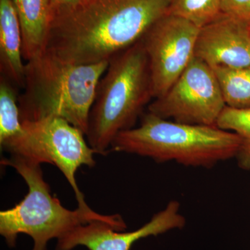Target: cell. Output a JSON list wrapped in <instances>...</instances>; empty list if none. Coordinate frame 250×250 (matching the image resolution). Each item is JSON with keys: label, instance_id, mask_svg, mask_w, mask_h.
I'll return each instance as SVG.
<instances>
[{"label": "cell", "instance_id": "cell-1", "mask_svg": "<svg viewBox=\"0 0 250 250\" xmlns=\"http://www.w3.org/2000/svg\"><path fill=\"white\" fill-rule=\"evenodd\" d=\"M172 0H80L54 10L46 50L78 65L108 62L168 14Z\"/></svg>", "mask_w": 250, "mask_h": 250}, {"label": "cell", "instance_id": "cell-2", "mask_svg": "<svg viewBox=\"0 0 250 250\" xmlns=\"http://www.w3.org/2000/svg\"><path fill=\"white\" fill-rule=\"evenodd\" d=\"M108 65V62L74 64L47 50L28 61L18 99L21 122L62 118L85 136L99 82Z\"/></svg>", "mask_w": 250, "mask_h": 250}, {"label": "cell", "instance_id": "cell-3", "mask_svg": "<svg viewBox=\"0 0 250 250\" xmlns=\"http://www.w3.org/2000/svg\"><path fill=\"white\" fill-rule=\"evenodd\" d=\"M241 144L238 135L217 126L184 124L148 112L138 127L117 135L110 151L136 154L158 163L187 167H213L236 158Z\"/></svg>", "mask_w": 250, "mask_h": 250}, {"label": "cell", "instance_id": "cell-4", "mask_svg": "<svg viewBox=\"0 0 250 250\" xmlns=\"http://www.w3.org/2000/svg\"><path fill=\"white\" fill-rule=\"evenodd\" d=\"M152 98L149 60L140 40L109 61L99 82L85 134L96 154H108L117 135L134 127Z\"/></svg>", "mask_w": 250, "mask_h": 250}, {"label": "cell", "instance_id": "cell-5", "mask_svg": "<svg viewBox=\"0 0 250 250\" xmlns=\"http://www.w3.org/2000/svg\"><path fill=\"white\" fill-rule=\"evenodd\" d=\"M1 164L14 167L24 179L28 192L18 205L0 212V233L9 247L16 246L18 234L29 235L34 241L32 250H47L52 238H62L77 227L93 221L109 224L124 231L126 223L121 215H103L91 208H65L52 196L45 182L41 164L22 156L11 155Z\"/></svg>", "mask_w": 250, "mask_h": 250}, {"label": "cell", "instance_id": "cell-6", "mask_svg": "<svg viewBox=\"0 0 250 250\" xmlns=\"http://www.w3.org/2000/svg\"><path fill=\"white\" fill-rule=\"evenodd\" d=\"M226 106L211 67L194 57L175 83L148 106V112L184 124L216 126Z\"/></svg>", "mask_w": 250, "mask_h": 250}, {"label": "cell", "instance_id": "cell-7", "mask_svg": "<svg viewBox=\"0 0 250 250\" xmlns=\"http://www.w3.org/2000/svg\"><path fill=\"white\" fill-rule=\"evenodd\" d=\"M22 123L29 158L39 164L58 167L75 192L78 207L89 208L76 179L80 167H93L96 164L94 159L96 152L85 141V134L62 118H46Z\"/></svg>", "mask_w": 250, "mask_h": 250}, {"label": "cell", "instance_id": "cell-8", "mask_svg": "<svg viewBox=\"0 0 250 250\" xmlns=\"http://www.w3.org/2000/svg\"><path fill=\"white\" fill-rule=\"evenodd\" d=\"M199 30L187 20L167 14L143 35L141 40L149 60L153 98L165 95L194 58Z\"/></svg>", "mask_w": 250, "mask_h": 250}, {"label": "cell", "instance_id": "cell-9", "mask_svg": "<svg viewBox=\"0 0 250 250\" xmlns=\"http://www.w3.org/2000/svg\"><path fill=\"white\" fill-rule=\"evenodd\" d=\"M180 208L179 202H169L148 223L129 232L118 231L109 224L97 220L80 225L58 239L56 250H72L79 246L89 250H131L141 238L184 228L186 219Z\"/></svg>", "mask_w": 250, "mask_h": 250}, {"label": "cell", "instance_id": "cell-10", "mask_svg": "<svg viewBox=\"0 0 250 250\" xmlns=\"http://www.w3.org/2000/svg\"><path fill=\"white\" fill-rule=\"evenodd\" d=\"M195 57L210 67L250 65V24L221 13L199 30Z\"/></svg>", "mask_w": 250, "mask_h": 250}, {"label": "cell", "instance_id": "cell-11", "mask_svg": "<svg viewBox=\"0 0 250 250\" xmlns=\"http://www.w3.org/2000/svg\"><path fill=\"white\" fill-rule=\"evenodd\" d=\"M22 33L12 0H0V71L1 77L22 90L25 78Z\"/></svg>", "mask_w": 250, "mask_h": 250}, {"label": "cell", "instance_id": "cell-12", "mask_svg": "<svg viewBox=\"0 0 250 250\" xmlns=\"http://www.w3.org/2000/svg\"><path fill=\"white\" fill-rule=\"evenodd\" d=\"M22 33V57L26 62L46 50L52 0H12Z\"/></svg>", "mask_w": 250, "mask_h": 250}, {"label": "cell", "instance_id": "cell-13", "mask_svg": "<svg viewBox=\"0 0 250 250\" xmlns=\"http://www.w3.org/2000/svg\"><path fill=\"white\" fill-rule=\"evenodd\" d=\"M18 88L7 80L0 79V145L6 151L22 137L24 130L21 119Z\"/></svg>", "mask_w": 250, "mask_h": 250}, {"label": "cell", "instance_id": "cell-14", "mask_svg": "<svg viewBox=\"0 0 250 250\" xmlns=\"http://www.w3.org/2000/svg\"><path fill=\"white\" fill-rule=\"evenodd\" d=\"M220 85L226 106L250 108V65L248 67H212Z\"/></svg>", "mask_w": 250, "mask_h": 250}, {"label": "cell", "instance_id": "cell-15", "mask_svg": "<svg viewBox=\"0 0 250 250\" xmlns=\"http://www.w3.org/2000/svg\"><path fill=\"white\" fill-rule=\"evenodd\" d=\"M216 126L239 136L241 144L236 159L243 170H250V108H233L225 106Z\"/></svg>", "mask_w": 250, "mask_h": 250}, {"label": "cell", "instance_id": "cell-16", "mask_svg": "<svg viewBox=\"0 0 250 250\" xmlns=\"http://www.w3.org/2000/svg\"><path fill=\"white\" fill-rule=\"evenodd\" d=\"M221 0H172L168 14L201 28L221 14Z\"/></svg>", "mask_w": 250, "mask_h": 250}, {"label": "cell", "instance_id": "cell-17", "mask_svg": "<svg viewBox=\"0 0 250 250\" xmlns=\"http://www.w3.org/2000/svg\"><path fill=\"white\" fill-rule=\"evenodd\" d=\"M221 11L250 24V0H221Z\"/></svg>", "mask_w": 250, "mask_h": 250}, {"label": "cell", "instance_id": "cell-18", "mask_svg": "<svg viewBox=\"0 0 250 250\" xmlns=\"http://www.w3.org/2000/svg\"><path fill=\"white\" fill-rule=\"evenodd\" d=\"M80 0H52V2H51V12L54 11V10L76 4Z\"/></svg>", "mask_w": 250, "mask_h": 250}]
</instances>
